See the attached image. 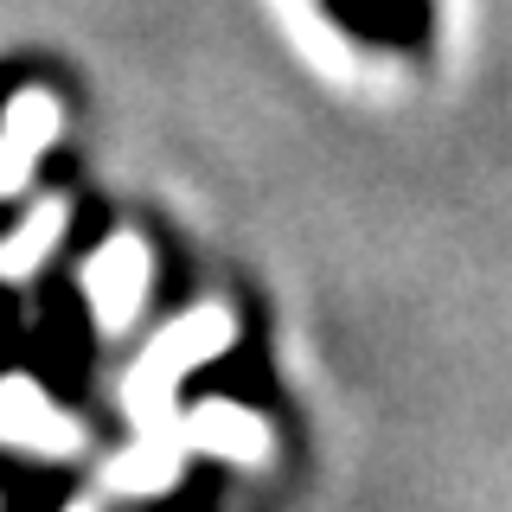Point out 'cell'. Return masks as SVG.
<instances>
[{
  "label": "cell",
  "mask_w": 512,
  "mask_h": 512,
  "mask_svg": "<svg viewBox=\"0 0 512 512\" xmlns=\"http://www.w3.org/2000/svg\"><path fill=\"white\" fill-rule=\"evenodd\" d=\"M20 218H26V205H20V199H0V237L20 231Z\"/></svg>",
  "instance_id": "9"
},
{
  "label": "cell",
  "mask_w": 512,
  "mask_h": 512,
  "mask_svg": "<svg viewBox=\"0 0 512 512\" xmlns=\"http://www.w3.org/2000/svg\"><path fill=\"white\" fill-rule=\"evenodd\" d=\"M20 359H26V301L20 288L0 282V378L20 372Z\"/></svg>",
  "instance_id": "6"
},
{
  "label": "cell",
  "mask_w": 512,
  "mask_h": 512,
  "mask_svg": "<svg viewBox=\"0 0 512 512\" xmlns=\"http://www.w3.org/2000/svg\"><path fill=\"white\" fill-rule=\"evenodd\" d=\"M96 352H103V333H96L90 295L77 288L71 269H45L39 288H32L20 372L39 384L58 410H90V397H96Z\"/></svg>",
  "instance_id": "1"
},
{
  "label": "cell",
  "mask_w": 512,
  "mask_h": 512,
  "mask_svg": "<svg viewBox=\"0 0 512 512\" xmlns=\"http://www.w3.org/2000/svg\"><path fill=\"white\" fill-rule=\"evenodd\" d=\"M224 480H231V474L218 468V455H192L186 474L173 480L167 493L141 500L135 512H224Z\"/></svg>",
  "instance_id": "5"
},
{
  "label": "cell",
  "mask_w": 512,
  "mask_h": 512,
  "mask_svg": "<svg viewBox=\"0 0 512 512\" xmlns=\"http://www.w3.org/2000/svg\"><path fill=\"white\" fill-rule=\"evenodd\" d=\"M103 237H109V205L103 199H84V205H77V218H71V231H64V256H90Z\"/></svg>",
  "instance_id": "7"
},
{
  "label": "cell",
  "mask_w": 512,
  "mask_h": 512,
  "mask_svg": "<svg viewBox=\"0 0 512 512\" xmlns=\"http://www.w3.org/2000/svg\"><path fill=\"white\" fill-rule=\"evenodd\" d=\"M205 397H224V404L256 410V416L282 410V378H276V365H269V346H263L256 327H244L218 359L192 365V372L180 378V410H199Z\"/></svg>",
  "instance_id": "2"
},
{
  "label": "cell",
  "mask_w": 512,
  "mask_h": 512,
  "mask_svg": "<svg viewBox=\"0 0 512 512\" xmlns=\"http://www.w3.org/2000/svg\"><path fill=\"white\" fill-rule=\"evenodd\" d=\"M39 77V64L32 58H0V128H7V116H13V103H20V90Z\"/></svg>",
  "instance_id": "8"
},
{
  "label": "cell",
  "mask_w": 512,
  "mask_h": 512,
  "mask_svg": "<svg viewBox=\"0 0 512 512\" xmlns=\"http://www.w3.org/2000/svg\"><path fill=\"white\" fill-rule=\"evenodd\" d=\"M327 20L346 32V39L365 45H391V52H416L429 45V26H436V7L429 0H320Z\"/></svg>",
  "instance_id": "3"
},
{
  "label": "cell",
  "mask_w": 512,
  "mask_h": 512,
  "mask_svg": "<svg viewBox=\"0 0 512 512\" xmlns=\"http://www.w3.org/2000/svg\"><path fill=\"white\" fill-rule=\"evenodd\" d=\"M77 493V480L45 461H13L0 455V512H64Z\"/></svg>",
  "instance_id": "4"
}]
</instances>
